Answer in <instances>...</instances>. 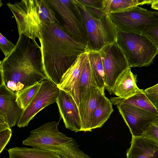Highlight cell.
Here are the masks:
<instances>
[{
    "mask_svg": "<svg viewBox=\"0 0 158 158\" xmlns=\"http://www.w3.org/2000/svg\"><path fill=\"white\" fill-rule=\"evenodd\" d=\"M88 58L91 69L93 85L104 94L105 89L102 61L98 51H88Z\"/></svg>",
    "mask_w": 158,
    "mask_h": 158,
    "instance_id": "ac0fdd59",
    "label": "cell"
},
{
    "mask_svg": "<svg viewBox=\"0 0 158 158\" xmlns=\"http://www.w3.org/2000/svg\"><path fill=\"white\" fill-rule=\"evenodd\" d=\"M147 95L150 100L156 107L158 106V94Z\"/></svg>",
    "mask_w": 158,
    "mask_h": 158,
    "instance_id": "d6a6232c",
    "label": "cell"
},
{
    "mask_svg": "<svg viewBox=\"0 0 158 158\" xmlns=\"http://www.w3.org/2000/svg\"><path fill=\"white\" fill-rule=\"evenodd\" d=\"M15 46V45L0 33V48L5 57L8 56L11 54Z\"/></svg>",
    "mask_w": 158,
    "mask_h": 158,
    "instance_id": "484cf974",
    "label": "cell"
},
{
    "mask_svg": "<svg viewBox=\"0 0 158 158\" xmlns=\"http://www.w3.org/2000/svg\"><path fill=\"white\" fill-rule=\"evenodd\" d=\"M11 128L5 116L0 113V131L11 129Z\"/></svg>",
    "mask_w": 158,
    "mask_h": 158,
    "instance_id": "4dcf8cb0",
    "label": "cell"
},
{
    "mask_svg": "<svg viewBox=\"0 0 158 158\" xmlns=\"http://www.w3.org/2000/svg\"><path fill=\"white\" fill-rule=\"evenodd\" d=\"M60 90L57 85L48 80L42 81L36 94L23 111L17 123V126L19 128L27 127L30 121L39 112L56 102Z\"/></svg>",
    "mask_w": 158,
    "mask_h": 158,
    "instance_id": "30bf717a",
    "label": "cell"
},
{
    "mask_svg": "<svg viewBox=\"0 0 158 158\" xmlns=\"http://www.w3.org/2000/svg\"><path fill=\"white\" fill-rule=\"evenodd\" d=\"M16 99V93L9 89L5 83L0 85V113L5 116L11 127L17 123L24 111Z\"/></svg>",
    "mask_w": 158,
    "mask_h": 158,
    "instance_id": "9a60e30c",
    "label": "cell"
},
{
    "mask_svg": "<svg viewBox=\"0 0 158 158\" xmlns=\"http://www.w3.org/2000/svg\"><path fill=\"white\" fill-rule=\"evenodd\" d=\"M98 51L103 65L105 89L114 94L113 90L117 79L129 67L128 61L118 41L105 46Z\"/></svg>",
    "mask_w": 158,
    "mask_h": 158,
    "instance_id": "9c48e42d",
    "label": "cell"
},
{
    "mask_svg": "<svg viewBox=\"0 0 158 158\" xmlns=\"http://www.w3.org/2000/svg\"><path fill=\"white\" fill-rule=\"evenodd\" d=\"M103 95L105 94L92 85L86 89L78 107L81 122V131H91V126L94 112Z\"/></svg>",
    "mask_w": 158,
    "mask_h": 158,
    "instance_id": "5bb4252c",
    "label": "cell"
},
{
    "mask_svg": "<svg viewBox=\"0 0 158 158\" xmlns=\"http://www.w3.org/2000/svg\"><path fill=\"white\" fill-rule=\"evenodd\" d=\"M136 76L128 67L118 77L113 88V94L118 97L125 99L135 94L145 93L144 90L139 89L136 84Z\"/></svg>",
    "mask_w": 158,
    "mask_h": 158,
    "instance_id": "2e32d148",
    "label": "cell"
},
{
    "mask_svg": "<svg viewBox=\"0 0 158 158\" xmlns=\"http://www.w3.org/2000/svg\"><path fill=\"white\" fill-rule=\"evenodd\" d=\"M0 72L7 87L18 91L48 80L43 70L40 46L22 34L14 50L0 62Z\"/></svg>",
    "mask_w": 158,
    "mask_h": 158,
    "instance_id": "7a4b0ae2",
    "label": "cell"
},
{
    "mask_svg": "<svg viewBox=\"0 0 158 158\" xmlns=\"http://www.w3.org/2000/svg\"><path fill=\"white\" fill-rule=\"evenodd\" d=\"M56 102L65 127L75 132L81 131V122L78 106L73 97L60 89Z\"/></svg>",
    "mask_w": 158,
    "mask_h": 158,
    "instance_id": "7c38bea8",
    "label": "cell"
},
{
    "mask_svg": "<svg viewBox=\"0 0 158 158\" xmlns=\"http://www.w3.org/2000/svg\"></svg>",
    "mask_w": 158,
    "mask_h": 158,
    "instance_id": "d590c367",
    "label": "cell"
},
{
    "mask_svg": "<svg viewBox=\"0 0 158 158\" xmlns=\"http://www.w3.org/2000/svg\"><path fill=\"white\" fill-rule=\"evenodd\" d=\"M110 100L114 105L125 104L138 108L158 115V109L144 93L135 94L127 99L119 97H111Z\"/></svg>",
    "mask_w": 158,
    "mask_h": 158,
    "instance_id": "d6986e66",
    "label": "cell"
},
{
    "mask_svg": "<svg viewBox=\"0 0 158 158\" xmlns=\"http://www.w3.org/2000/svg\"><path fill=\"white\" fill-rule=\"evenodd\" d=\"M143 135L158 145V119L151 124Z\"/></svg>",
    "mask_w": 158,
    "mask_h": 158,
    "instance_id": "d4e9b609",
    "label": "cell"
},
{
    "mask_svg": "<svg viewBox=\"0 0 158 158\" xmlns=\"http://www.w3.org/2000/svg\"><path fill=\"white\" fill-rule=\"evenodd\" d=\"M118 42L131 68L149 66L158 54V47L142 33L119 32Z\"/></svg>",
    "mask_w": 158,
    "mask_h": 158,
    "instance_id": "8992f818",
    "label": "cell"
},
{
    "mask_svg": "<svg viewBox=\"0 0 158 158\" xmlns=\"http://www.w3.org/2000/svg\"><path fill=\"white\" fill-rule=\"evenodd\" d=\"M81 14L87 33V51H98L117 42L119 31L108 14L94 18L79 0H74Z\"/></svg>",
    "mask_w": 158,
    "mask_h": 158,
    "instance_id": "5b68a950",
    "label": "cell"
},
{
    "mask_svg": "<svg viewBox=\"0 0 158 158\" xmlns=\"http://www.w3.org/2000/svg\"><path fill=\"white\" fill-rule=\"evenodd\" d=\"M113 111L111 102L105 95H103L94 112L91 124V130L101 127L107 120Z\"/></svg>",
    "mask_w": 158,
    "mask_h": 158,
    "instance_id": "ffe728a7",
    "label": "cell"
},
{
    "mask_svg": "<svg viewBox=\"0 0 158 158\" xmlns=\"http://www.w3.org/2000/svg\"><path fill=\"white\" fill-rule=\"evenodd\" d=\"M127 158H158V145L144 135L132 136Z\"/></svg>",
    "mask_w": 158,
    "mask_h": 158,
    "instance_id": "e0dca14e",
    "label": "cell"
},
{
    "mask_svg": "<svg viewBox=\"0 0 158 158\" xmlns=\"http://www.w3.org/2000/svg\"><path fill=\"white\" fill-rule=\"evenodd\" d=\"M88 51L81 53L63 75L58 85L70 94L78 107L79 101L78 94V84L83 69L89 60Z\"/></svg>",
    "mask_w": 158,
    "mask_h": 158,
    "instance_id": "4fadbf2b",
    "label": "cell"
},
{
    "mask_svg": "<svg viewBox=\"0 0 158 158\" xmlns=\"http://www.w3.org/2000/svg\"><path fill=\"white\" fill-rule=\"evenodd\" d=\"M158 19V11H153ZM142 33L149 39L158 47V24L143 31Z\"/></svg>",
    "mask_w": 158,
    "mask_h": 158,
    "instance_id": "4316f807",
    "label": "cell"
},
{
    "mask_svg": "<svg viewBox=\"0 0 158 158\" xmlns=\"http://www.w3.org/2000/svg\"><path fill=\"white\" fill-rule=\"evenodd\" d=\"M9 158H61L51 151L33 148L15 147L7 150Z\"/></svg>",
    "mask_w": 158,
    "mask_h": 158,
    "instance_id": "44dd1931",
    "label": "cell"
},
{
    "mask_svg": "<svg viewBox=\"0 0 158 158\" xmlns=\"http://www.w3.org/2000/svg\"><path fill=\"white\" fill-rule=\"evenodd\" d=\"M12 134L11 129L0 131V153L10 140Z\"/></svg>",
    "mask_w": 158,
    "mask_h": 158,
    "instance_id": "83f0119b",
    "label": "cell"
},
{
    "mask_svg": "<svg viewBox=\"0 0 158 158\" xmlns=\"http://www.w3.org/2000/svg\"><path fill=\"white\" fill-rule=\"evenodd\" d=\"M6 5L15 17L19 36L39 40L44 24L58 22L47 0H22Z\"/></svg>",
    "mask_w": 158,
    "mask_h": 158,
    "instance_id": "3957f363",
    "label": "cell"
},
{
    "mask_svg": "<svg viewBox=\"0 0 158 158\" xmlns=\"http://www.w3.org/2000/svg\"><path fill=\"white\" fill-rule=\"evenodd\" d=\"M156 107L157 108V109H158V106H156Z\"/></svg>",
    "mask_w": 158,
    "mask_h": 158,
    "instance_id": "e575fe53",
    "label": "cell"
},
{
    "mask_svg": "<svg viewBox=\"0 0 158 158\" xmlns=\"http://www.w3.org/2000/svg\"><path fill=\"white\" fill-rule=\"evenodd\" d=\"M108 15L119 32L142 33L143 31L158 24V19L153 11L138 6Z\"/></svg>",
    "mask_w": 158,
    "mask_h": 158,
    "instance_id": "52a82bcc",
    "label": "cell"
},
{
    "mask_svg": "<svg viewBox=\"0 0 158 158\" xmlns=\"http://www.w3.org/2000/svg\"><path fill=\"white\" fill-rule=\"evenodd\" d=\"M41 83H38L18 91L16 101L24 110L29 106L38 92Z\"/></svg>",
    "mask_w": 158,
    "mask_h": 158,
    "instance_id": "603a6c76",
    "label": "cell"
},
{
    "mask_svg": "<svg viewBox=\"0 0 158 158\" xmlns=\"http://www.w3.org/2000/svg\"><path fill=\"white\" fill-rule=\"evenodd\" d=\"M59 121L48 122L31 131L23 144L51 151L61 158H92L79 149L73 138L59 131Z\"/></svg>",
    "mask_w": 158,
    "mask_h": 158,
    "instance_id": "277c9868",
    "label": "cell"
},
{
    "mask_svg": "<svg viewBox=\"0 0 158 158\" xmlns=\"http://www.w3.org/2000/svg\"><path fill=\"white\" fill-rule=\"evenodd\" d=\"M151 4L152 8L158 10V0H153Z\"/></svg>",
    "mask_w": 158,
    "mask_h": 158,
    "instance_id": "836d02e7",
    "label": "cell"
},
{
    "mask_svg": "<svg viewBox=\"0 0 158 158\" xmlns=\"http://www.w3.org/2000/svg\"><path fill=\"white\" fill-rule=\"evenodd\" d=\"M61 16L66 31L78 41L87 45L88 38L85 25L74 0H47Z\"/></svg>",
    "mask_w": 158,
    "mask_h": 158,
    "instance_id": "ba28073f",
    "label": "cell"
},
{
    "mask_svg": "<svg viewBox=\"0 0 158 158\" xmlns=\"http://www.w3.org/2000/svg\"><path fill=\"white\" fill-rule=\"evenodd\" d=\"M147 95H151L158 94V83L144 90Z\"/></svg>",
    "mask_w": 158,
    "mask_h": 158,
    "instance_id": "1f68e13d",
    "label": "cell"
},
{
    "mask_svg": "<svg viewBox=\"0 0 158 158\" xmlns=\"http://www.w3.org/2000/svg\"><path fill=\"white\" fill-rule=\"evenodd\" d=\"M91 85H93L91 69L89 60L83 69L79 80L78 87L79 102L87 89Z\"/></svg>",
    "mask_w": 158,
    "mask_h": 158,
    "instance_id": "cb8c5ba5",
    "label": "cell"
},
{
    "mask_svg": "<svg viewBox=\"0 0 158 158\" xmlns=\"http://www.w3.org/2000/svg\"><path fill=\"white\" fill-rule=\"evenodd\" d=\"M153 0H103V10L108 14L122 12L132 7L150 4Z\"/></svg>",
    "mask_w": 158,
    "mask_h": 158,
    "instance_id": "7402d4cb",
    "label": "cell"
},
{
    "mask_svg": "<svg viewBox=\"0 0 158 158\" xmlns=\"http://www.w3.org/2000/svg\"><path fill=\"white\" fill-rule=\"evenodd\" d=\"M84 6L95 18L100 19L103 16L107 14L104 12L102 9Z\"/></svg>",
    "mask_w": 158,
    "mask_h": 158,
    "instance_id": "f546056e",
    "label": "cell"
},
{
    "mask_svg": "<svg viewBox=\"0 0 158 158\" xmlns=\"http://www.w3.org/2000/svg\"><path fill=\"white\" fill-rule=\"evenodd\" d=\"M84 6L103 9V0H79Z\"/></svg>",
    "mask_w": 158,
    "mask_h": 158,
    "instance_id": "f1b7e54d",
    "label": "cell"
},
{
    "mask_svg": "<svg viewBox=\"0 0 158 158\" xmlns=\"http://www.w3.org/2000/svg\"><path fill=\"white\" fill-rule=\"evenodd\" d=\"M42 62L48 80L57 86L81 54L87 51L57 22L44 24L39 40Z\"/></svg>",
    "mask_w": 158,
    "mask_h": 158,
    "instance_id": "6da1fadb",
    "label": "cell"
},
{
    "mask_svg": "<svg viewBox=\"0 0 158 158\" xmlns=\"http://www.w3.org/2000/svg\"><path fill=\"white\" fill-rule=\"evenodd\" d=\"M128 127L132 136L143 135L151 124L158 119V115L130 105H116Z\"/></svg>",
    "mask_w": 158,
    "mask_h": 158,
    "instance_id": "8fae6325",
    "label": "cell"
}]
</instances>
